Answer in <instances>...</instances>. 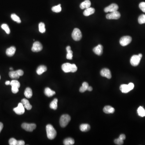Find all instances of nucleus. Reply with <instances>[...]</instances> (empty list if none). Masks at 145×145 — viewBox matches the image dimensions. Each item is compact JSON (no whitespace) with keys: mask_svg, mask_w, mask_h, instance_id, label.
<instances>
[{"mask_svg":"<svg viewBox=\"0 0 145 145\" xmlns=\"http://www.w3.org/2000/svg\"><path fill=\"white\" fill-rule=\"evenodd\" d=\"M25 143V142L23 140L17 141V145H24Z\"/></svg>","mask_w":145,"mask_h":145,"instance_id":"41","label":"nucleus"},{"mask_svg":"<svg viewBox=\"0 0 145 145\" xmlns=\"http://www.w3.org/2000/svg\"><path fill=\"white\" fill-rule=\"evenodd\" d=\"M58 99L57 98H55L53 101L51 102L50 104V107L53 110H56L57 108Z\"/></svg>","mask_w":145,"mask_h":145,"instance_id":"27","label":"nucleus"},{"mask_svg":"<svg viewBox=\"0 0 145 145\" xmlns=\"http://www.w3.org/2000/svg\"><path fill=\"white\" fill-rule=\"evenodd\" d=\"M92 87H91V86H89L87 90L89 91H92Z\"/></svg>","mask_w":145,"mask_h":145,"instance_id":"44","label":"nucleus"},{"mask_svg":"<svg viewBox=\"0 0 145 145\" xmlns=\"http://www.w3.org/2000/svg\"><path fill=\"white\" fill-rule=\"evenodd\" d=\"M91 3L89 0H86L82 2L80 5V7L81 9H87L90 7Z\"/></svg>","mask_w":145,"mask_h":145,"instance_id":"17","label":"nucleus"},{"mask_svg":"<svg viewBox=\"0 0 145 145\" xmlns=\"http://www.w3.org/2000/svg\"><path fill=\"white\" fill-rule=\"evenodd\" d=\"M10 85L12 87L11 91L14 94H16L19 92V88L20 86V83L16 80H13L11 81Z\"/></svg>","mask_w":145,"mask_h":145,"instance_id":"5","label":"nucleus"},{"mask_svg":"<svg viewBox=\"0 0 145 145\" xmlns=\"http://www.w3.org/2000/svg\"><path fill=\"white\" fill-rule=\"evenodd\" d=\"M82 33L78 28H75L72 33V37L75 41H78L82 38Z\"/></svg>","mask_w":145,"mask_h":145,"instance_id":"4","label":"nucleus"},{"mask_svg":"<svg viewBox=\"0 0 145 145\" xmlns=\"http://www.w3.org/2000/svg\"><path fill=\"white\" fill-rule=\"evenodd\" d=\"M21 127L23 129L27 131L32 132L35 129L36 125L34 123H23L22 124Z\"/></svg>","mask_w":145,"mask_h":145,"instance_id":"6","label":"nucleus"},{"mask_svg":"<svg viewBox=\"0 0 145 145\" xmlns=\"http://www.w3.org/2000/svg\"><path fill=\"white\" fill-rule=\"evenodd\" d=\"M120 17V13L118 11L111 12L106 15V18L108 19H118Z\"/></svg>","mask_w":145,"mask_h":145,"instance_id":"8","label":"nucleus"},{"mask_svg":"<svg viewBox=\"0 0 145 145\" xmlns=\"http://www.w3.org/2000/svg\"><path fill=\"white\" fill-rule=\"evenodd\" d=\"M10 83H11L10 81H7L5 82V83L6 85H10Z\"/></svg>","mask_w":145,"mask_h":145,"instance_id":"45","label":"nucleus"},{"mask_svg":"<svg viewBox=\"0 0 145 145\" xmlns=\"http://www.w3.org/2000/svg\"><path fill=\"white\" fill-rule=\"evenodd\" d=\"M46 131L48 138L51 140L54 139L56 136V131L53 127L50 124L46 126Z\"/></svg>","mask_w":145,"mask_h":145,"instance_id":"1","label":"nucleus"},{"mask_svg":"<svg viewBox=\"0 0 145 145\" xmlns=\"http://www.w3.org/2000/svg\"><path fill=\"white\" fill-rule=\"evenodd\" d=\"M89 87V85L87 82H84L82 83V86L80 88L79 91L81 93L84 92L88 90V88Z\"/></svg>","mask_w":145,"mask_h":145,"instance_id":"29","label":"nucleus"},{"mask_svg":"<svg viewBox=\"0 0 145 145\" xmlns=\"http://www.w3.org/2000/svg\"><path fill=\"white\" fill-rule=\"evenodd\" d=\"M17 140L14 138L10 139L9 140V144L10 145H17Z\"/></svg>","mask_w":145,"mask_h":145,"instance_id":"36","label":"nucleus"},{"mask_svg":"<svg viewBox=\"0 0 145 145\" xmlns=\"http://www.w3.org/2000/svg\"><path fill=\"white\" fill-rule=\"evenodd\" d=\"M43 49L42 45L39 42L36 41L33 43L32 51L33 52H38L42 50Z\"/></svg>","mask_w":145,"mask_h":145,"instance_id":"12","label":"nucleus"},{"mask_svg":"<svg viewBox=\"0 0 145 145\" xmlns=\"http://www.w3.org/2000/svg\"><path fill=\"white\" fill-rule=\"evenodd\" d=\"M15 51H16V48L14 46H11L7 49L6 53L8 56H12L15 53Z\"/></svg>","mask_w":145,"mask_h":145,"instance_id":"18","label":"nucleus"},{"mask_svg":"<svg viewBox=\"0 0 145 145\" xmlns=\"http://www.w3.org/2000/svg\"><path fill=\"white\" fill-rule=\"evenodd\" d=\"M118 9V5L115 3L111 4L109 6L106 7L104 9V11L106 13L113 12L117 11Z\"/></svg>","mask_w":145,"mask_h":145,"instance_id":"11","label":"nucleus"},{"mask_svg":"<svg viewBox=\"0 0 145 145\" xmlns=\"http://www.w3.org/2000/svg\"><path fill=\"white\" fill-rule=\"evenodd\" d=\"M114 142L116 145H121L123 144V140L120 139L119 138L115 139Z\"/></svg>","mask_w":145,"mask_h":145,"instance_id":"37","label":"nucleus"},{"mask_svg":"<svg viewBox=\"0 0 145 145\" xmlns=\"http://www.w3.org/2000/svg\"><path fill=\"white\" fill-rule=\"evenodd\" d=\"M10 69L11 70H13V68L11 67V68H10Z\"/></svg>","mask_w":145,"mask_h":145,"instance_id":"47","label":"nucleus"},{"mask_svg":"<svg viewBox=\"0 0 145 145\" xmlns=\"http://www.w3.org/2000/svg\"><path fill=\"white\" fill-rule=\"evenodd\" d=\"M100 74L102 76L106 77L108 79H110L112 77L111 71L110 70L106 68L102 69L100 71Z\"/></svg>","mask_w":145,"mask_h":145,"instance_id":"13","label":"nucleus"},{"mask_svg":"<svg viewBox=\"0 0 145 145\" xmlns=\"http://www.w3.org/2000/svg\"><path fill=\"white\" fill-rule=\"evenodd\" d=\"M77 70V67L75 64H72L71 72H76Z\"/></svg>","mask_w":145,"mask_h":145,"instance_id":"39","label":"nucleus"},{"mask_svg":"<svg viewBox=\"0 0 145 145\" xmlns=\"http://www.w3.org/2000/svg\"><path fill=\"white\" fill-rule=\"evenodd\" d=\"M141 58L138 55H134L132 56L130 59V63L132 66H137L140 62Z\"/></svg>","mask_w":145,"mask_h":145,"instance_id":"9","label":"nucleus"},{"mask_svg":"<svg viewBox=\"0 0 145 145\" xmlns=\"http://www.w3.org/2000/svg\"><path fill=\"white\" fill-rule=\"evenodd\" d=\"M134 87V85L132 83H130L128 85L123 84L120 86V89L122 92L123 93H127L129 91L133 90Z\"/></svg>","mask_w":145,"mask_h":145,"instance_id":"3","label":"nucleus"},{"mask_svg":"<svg viewBox=\"0 0 145 145\" xmlns=\"http://www.w3.org/2000/svg\"><path fill=\"white\" fill-rule=\"evenodd\" d=\"M21 103L24 106V108L28 110H30L32 108V105H31L29 101L26 99L23 98L21 100Z\"/></svg>","mask_w":145,"mask_h":145,"instance_id":"16","label":"nucleus"},{"mask_svg":"<svg viewBox=\"0 0 145 145\" xmlns=\"http://www.w3.org/2000/svg\"><path fill=\"white\" fill-rule=\"evenodd\" d=\"M11 18L14 21L19 23L21 22V20L20 19V18L15 14H12L11 15Z\"/></svg>","mask_w":145,"mask_h":145,"instance_id":"33","label":"nucleus"},{"mask_svg":"<svg viewBox=\"0 0 145 145\" xmlns=\"http://www.w3.org/2000/svg\"><path fill=\"white\" fill-rule=\"evenodd\" d=\"M1 28L5 31V32H6L7 34H9L10 33V30L9 26L7 24H2Z\"/></svg>","mask_w":145,"mask_h":145,"instance_id":"34","label":"nucleus"},{"mask_svg":"<svg viewBox=\"0 0 145 145\" xmlns=\"http://www.w3.org/2000/svg\"><path fill=\"white\" fill-rule=\"evenodd\" d=\"M120 139H122L123 140H124L126 138V136H125V135L124 134H122L120 135V136L119 137Z\"/></svg>","mask_w":145,"mask_h":145,"instance_id":"42","label":"nucleus"},{"mask_svg":"<svg viewBox=\"0 0 145 145\" xmlns=\"http://www.w3.org/2000/svg\"><path fill=\"white\" fill-rule=\"evenodd\" d=\"M44 94L47 96L50 97L55 94V92L51 90L50 88H46L44 90Z\"/></svg>","mask_w":145,"mask_h":145,"instance_id":"22","label":"nucleus"},{"mask_svg":"<svg viewBox=\"0 0 145 145\" xmlns=\"http://www.w3.org/2000/svg\"><path fill=\"white\" fill-rule=\"evenodd\" d=\"M66 51H67V58L69 60H72V51L71 50V48L70 46H67L66 47Z\"/></svg>","mask_w":145,"mask_h":145,"instance_id":"23","label":"nucleus"},{"mask_svg":"<svg viewBox=\"0 0 145 145\" xmlns=\"http://www.w3.org/2000/svg\"><path fill=\"white\" fill-rule=\"evenodd\" d=\"M3 125L2 123L0 122V133L1 132V131L3 129Z\"/></svg>","mask_w":145,"mask_h":145,"instance_id":"43","label":"nucleus"},{"mask_svg":"<svg viewBox=\"0 0 145 145\" xmlns=\"http://www.w3.org/2000/svg\"><path fill=\"white\" fill-rule=\"evenodd\" d=\"M62 69L64 72H71L72 64L69 63H64L62 65Z\"/></svg>","mask_w":145,"mask_h":145,"instance_id":"15","label":"nucleus"},{"mask_svg":"<svg viewBox=\"0 0 145 145\" xmlns=\"http://www.w3.org/2000/svg\"><path fill=\"white\" fill-rule=\"evenodd\" d=\"M139 7L142 11L145 13V2H141L139 5Z\"/></svg>","mask_w":145,"mask_h":145,"instance_id":"38","label":"nucleus"},{"mask_svg":"<svg viewBox=\"0 0 145 145\" xmlns=\"http://www.w3.org/2000/svg\"><path fill=\"white\" fill-rule=\"evenodd\" d=\"M138 113L139 115L141 117L145 116V110L142 106H139L138 109Z\"/></svg>","mask_w":145,"mask_h":145,"instance_id":"30","label":"nucleus"},{"mask_svg":"<svg viewBox=\"0 0 145 145\" xmlns=\"http://www.w3.org/2000/svg\"><path fill=\"white\" fill-rule=\"evenodd\" d=\"M14 111L17 115H22L25 113V108L21 102L19 103L17 107L14 109Z\"/></svg>","mask_w":145,"mask_h":145,"instance_id":"10","label":"nucleus"},{"mask_svg":"<svg viewBox=\"0 0 145 145\" xmlns=\"http://www.w3.org/2000/svg\"><path fill=\"white\" fill-rule=\"evenodd\" d=\"M132 38L130 36H124L120 38V43L121 46H125L130 44Z\"/></svg>","mask_w":145,"mask_h":145,"instance_id":"7","label":"nucleus"},{"mask_svg":"<svg viewBox=\"0 0 145 145\" xmlns=\"http://www.w3.org/2000/svg\"><path fill=\"white\" fill-rule=\"evenodd\" d=\"M0 79H1V76H0Z\"/></svg>","mask_w":145,"mask_h":145,"instance_id":"48","label":"nucleus"},{"mask_svg":"<svg viewBox=\"0 0 145 145\" xmlns=\"http://www.w3.org/2000/svg\"><path fill=\"white\" fill-rule=\"evenodd\" d=\"M138 55L139 56V57L141 58L142 57V54H138Z\"/></svg>","mask_w":145,"mask_h":145,"instance_id":"46","label":"nucleus"},{"mask_svg":"<svg viewBox=\"0 0 145 145\" xmlns=\"http://www.w3.org/2000/svg\"><path fill=\"white\" fill-rule=\"evenodd\" d=\"M46 71H47V67L46 66L44 65H40L39 67H38V68L37 69L36 72L38 74L40 75Z\"/></svg>","mask_w":145,"mask_h":145,"instance_id":"21","label":"nucleus"},{"mask_svg":"<svg viewBox=\"0 0 145 145\" xmlns=\"http://www.w3.org/2000/svg\"><path fill=\"white\" fill-rule=\"evenodd\" d=\"M90 126L88 124H82L80 126V129L81 131L86 132L89 131Z\"/></svg>","mask_w":145,"mask_h":145,"instance_id":"25","label":"nucleus"},{"mask_svg":"<svg viewBox=\"0 0 145 145\" xmlns=\"http://www.w3.org/2000/svg\"><path fill=\"white\" fill-rule=\"evenodd\" d=\"M138 22L140 24L145 23V15L142 14L139 16L138 18Z\"/></svg>","mask_w":145,"mask_h":145,"instance_id":"35","label":"nucleus"},{"mask_svg":"<svg viewBox=\"0 0 145 145\" xmlns=\"http://www.w3.org/2000/svg\"><path fill=\"white\" fill-rule=\"evenodd\" d=\"M103 46L101 44H99L94 47L93 51L95 54L98 56H100L103 53Z\"/></svg>","mask_w":145,"mask_h":145,"instance_id":"14","label":"nucleus"},{"mask_svg":"<svg viewBox=\"0 0 145 145\" xmlns=\"http://www.w3.org/2000/svg\"><path fill=\"white\" fill-rule=\"evenodd\" d=\"M95 10L92 7H89L85 10L83 12V15L85 16H88L94 13Z\"/></svg>","mask_w":145,"mask_h":145,"instance_id":"19","label":"nucleus"},{"mask_svg":"<svg viewBox=\"0 0 145 145\" xmlns=\"http://www.w3.org/2000/svg\"><path fill=\"white\" fill-rule=\"evenodd\" d=\"M61 4L56 5V6H54L52 8V10L55 13L60 12L61 11Z\"/></svg>","mask_w":145,"mask_h":145,"instance_id":"31","label":"nucleus"},{"mask_svg":"<svg viewBox=\"0 0 145 145\" xmlns=\"http://www.w3.org/2000/svg\"><path fill=\"white\" fill-rule=\"evenodd\" d=\"M115 109L110 106H106L103 109V111L106 114H112L115 112Z\"/></svg>","mask_w":145,"mask_h":145,"instance_id":"20","label":"nucleus"},{"mask_svg":"<svg viewBox=\"0 0 145 145\" xmlns=\"http://www.w3.org/2000/svg\"><path fill=\"white\" fill-rule=\"evenodd\" d=\"M17 71V73H18V74H19V75L20 76H23V75L24 74V72H23V71L22 70H18Z\"/></svg>","mask_w":145,"mask_h":145,"instance_id":"40","label":"nucleus"},{"mask_svg":"<svg viewBox=\"0 0 145 145\" xmlns=\"http://www.w3.org/2000/svg\"><path fill=\"white\" fill-rule=\"evenodd\" d=\"M75 141L71 138H68L65 139L63 143L65 145H71L74 144Z\"/></svg>","mask_w":145,"mask_h":145,"instance_id":"28","label":"nucleus"},{"mask_svg":"<svg viewBox=\"0 0 145 145\" xmlns=\"http://www.w3.org/2000/svg\"><path fill=\"white\" fill-rule=\"evenodd\" d=\"M71 117L69 115L65 114L61 116L60 119V124L62 127H65L71 120Z\"/></svg>","mask_w":145,"mask_h":145,"instance_id":"2","label":"nucleus"},{"mask_svg":"<svg viewBox=\"0 0 145 145\" xmlns=\"http://www.w3.org/2000/svg\"><path fill=\"white\" fill-rule=\"evenodd\" d=\"M9 76L11 78L17 79L19 78L20 76L19 75L16 71H11L9 72Z\"/></svg>","mask_w":145,"mask_h":145,"instance_id":"26","label":"nucleus"},{"mask_svg":"<svg viewBox=\"0 0 145 145\" xmlns=\"http://www.w3.org/2000/svg\"><path fill=\"white\" fill-rule=\"evenodd\" d=\"M39 30L41 33H44L46 32L45 25L44 23L41 22L39 24Z\"/></svg>","mask_w":145,"mask_h":145,"instance_id":"32","label":"nucleus"},{"mask_svg":"<svg viewBox=\"0 0 145 145\" xmlns=\"http://www.w3.org/2000/svg\"><path fill=\"white\" fill-rule=\"evenodd\" d=\"M32 91L30 88H26L24 92V95L27 98H31L32 96Z\"/></svg>","mask_w":145,"mask_h":145,"instance_id":"24","label":"nucleus"}]
</instances>
